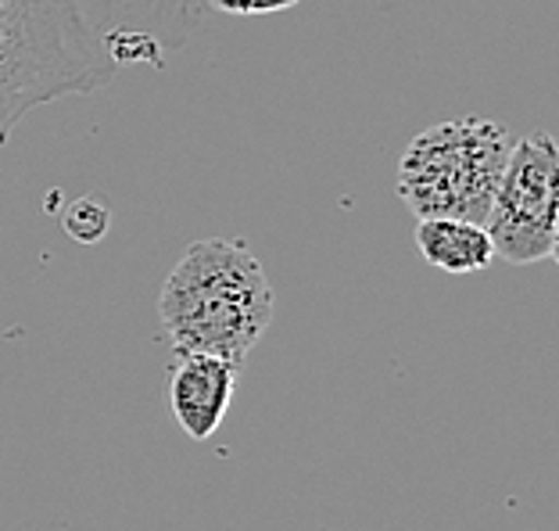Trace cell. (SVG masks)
Instances as JSON below:
<instances>
[{"mask_svg":"<svg viewBox=\"0 0 559 531\" xmlns=\"http://www.w3.org/2000/svg\"><path fill=\"white\" fill-rule=\"evenodd\" d=\"M194 25L198 0H0V144L25 111L97 94Z\"/></svg>","mask_w":559,"mask_h":531,"instance_id":"6da1fadb","label":"cell"},{"mask_svg":"<svg viewBox=\"0 0 559 531\" xmlns=\"http://www.w3.org/2000/svg\"><path fill=\"white\" fill-rule=\"evenodd\" d=\"M273 284L262 262L234 237L190 245L158 291V320L180 356H215L245 366L273 323Z\"/></svg>","mask_w":559,"mask_h":531,"instance_id":"7a4b0ae2","label":"cell"},{"mask_svg":"<svg viewBox=\"0 0 559 531\" xmlns=\"http://www.w3.org/2000/svg\"><path fill=\"white\" fill-rule=\"evenodd\" d=\"M510 130L495 119H449L416 133L399 162V198L416 220L485 226L510 162Z\"/></svg>","mask_w":559,"mask_h":531,"instance_id":"3957f363","label":"cell"},{"mask_svg":"<svg viewBox=\"0 0 559 531\" xmlns=\"http://www.w3.org/2000/svg\"><path fill=\"white\" fill-rule=\"evenodd\" d=\"M495 259L549 262L559 251V148L552 133L516 141L485 220Z\"/></svg>","mask_w":559,"mask_h":531,"instance_id":"277c9868","label":"cell"},{"mask_svg":"<svg viewBox=\"0 0 559 531\" xmlns=\"http://www.w3.org/2000/svg\"><path fill=\"white\" fill-rule=\"evenodd\" d=\"M237 366L215 359V356H180L169 381V402L180 432L194 441H205L223 427L226 410L234 402L237 388Z\"/></svg>","mask_w":559,"mask_h":531,"instance_id":"5b68a950","label":"cell"},{"mask_svg":"<svg viewBox=\"0 0 559 531\" xmlns=\"http://www.w3.org/2000/svg\"><path fill=\"white\" fill-rule=\"evenodd\" d=\"M416 248L441 273H480L495 262L491 237L480 223L466 220H419Z\"/></svg>","mask_w":559,"mask_h":531,"instance_id":"8992f818","label":"cell"},{"mask_svg":"<svg viewBox=\"0 0 559 531\" xmlns=\"http://www.w3.org/2000/svg\"><path fill=\"white\" fill-rule=\"evenodd\" d=\"M205 4L223 15H273V11H287L301 0H205Z\"/></svg>","mask_w":559,"mask_h":531,"instance_id":"52a82bcc","label":"cell"}]
</instances>
